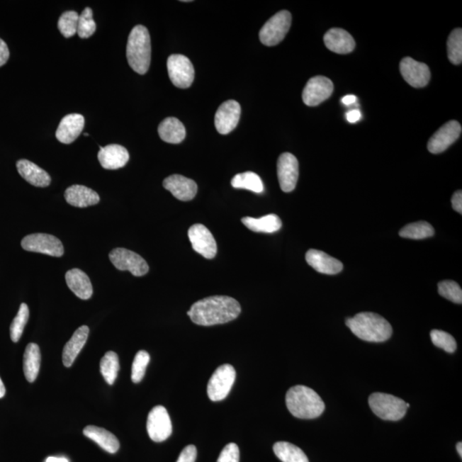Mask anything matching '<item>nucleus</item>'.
Masks as SVG:
<instances>
[{"instance_id":"1","label":"nucleus","mask_w":462,"mask_h":462,"mask_svg":"<svg viewBox=\"0 0 462 462\" xmlns=\"http://www.w3.org/2000/svg\"><path fill=\"white\" fill-rule=\"evenodd\" d=\"M240 304L232 297L215 295L198 300L188 315L193 323L203 327L228 323L240 315Z\"/></svg>"},{"instance_id":"2","label":"nucleus","mask_w":462,"mask_h":462,"mask_svg":"<svg viewBox=\"0 0 462 462\" xmlns=\"http://www.w3.org/2000/svg\"><path fill=\"white\" fill-rule=\"evenodd\" d=\"M346 327L360 339L383 342L392 336V327L385 317L374 312H360L346 320Z\"/></svg>"},{"instance_id":"3","label":"nucleus","mask_w":462,"mask_h":462,"mask_svg":"<svg viewBox=\"0 0 462 462\" xmlns=\"http://www.w3.org/2000/svg\"><path fill=\"white\" fill-rule=\"evenodd\" d=\"M286 406L293 416L303 419L320 417L325 408L317 392L304 385H296L288 390Z\"/></svg>"},{"instance_id":"4","label":"nucleus","mask_w":462,"mask_h":462,"mask_svg":"<svg viewBox=\"0 0 462 462\" xmlns=\"http://www.w3.org/2000/svg\"><path fill=\"white\" fill-rule=\"evenodd\" d=\"M126 56L128 63L136 73L144 75L150 67L151 39L147 28L135 26L128 39Z\"/></svg>"},{"instance_id":"5","label":"nucleus","mask_w":462,"mask_h":462,"mask_svg":"<svg viewBox=\"0 0 462 462\" xmlns=\"http://www.w3.org/2000/svg\"><path fill=\"white\" fill-rule=\"evenodd\" d=\"M369 406L378 417L398 422L405 416L407 402L402 399L385 393H373L370 395Z\"/></svg>"},{"instance_id":"6","label":"nucleus","mask_w":462,"mask_h":462,"mask_svg":"<svg viewBox=\"0 0 462 462\" xmlns=\"http://www.w3.org/2000/svg\"><path fill=\"white\" fill-rule=\"evenodd\" d=\"M292 16L288 11L278 12L267 21L259 31V40L267 47H274L284 39L290 30Z\"/></svg>"},{"instance_id":"7","label":"nucleus","mask_w":462,"mask_h":462,"mask_svg":"<svg viewBox=\"0 0 462 462\" xmlns=\"http://www.w3.org/2000/svg\"><path fill=\"white\" fill-rule=\"evenodd\" d=\"M236 370L233 366L225 364L218 367L210 378L208 385L210 400L213 402H220L225 399L236 381Z\"/></svg>"},{"instance_id":"8","label":"nucleus","mask_w":462,"mask_h":462,"mask_svg":"<svg viewBox=\"0 0 462 462\" xmlns=\"http://www.w3.org/2000/svg\"><path fill=\"white\" fill-rule=\"evenodd\" d=\"M169 77L174 86L179 89H188L195 79V69L186 56L172 55L168 57Z\"/></svg>"},{"instance_id":"9","label":"nucleus","mask_w":462,"mask_h":462,"mask_svg":"<svg viewBox=\"0 0 462 462\" xmlns=\"http://www.w3.org/2000/svg\"><path fill=\"white\" fill-rule=\"evenodd\" d=\"M22 247L28 252L47 254L53 257H61L64 253V246L60 239L44 233L28 235L23 239Z\"/></svg>"},{"instance_id":"10","label":"nucleus","mask_w":462,"mask_h":462,"mask_svg":"<svg viewBox=\"0 0 462 462\" xmlns=\"http://www.w3.org/2000/svg\"><path fill=\"white\" fill-rule=\"evenodd\" d=\"M109 258L118 270L129 271L135 276H142L150 271L145 259L133 251L119 247L111 251Z\"/></svg>"},{"instance_id":"11","label":"nucleus","mask_w":462,"mask_h":462,"mask_svg":"<svg viewBox=\"0 0 462 462\" xmlns=\"http://www.w3.org/2000/svg\"><path fill=\"white\" fill-rule=\"evenodd\" d=\"M147 429L150 439L156 443L164 442L170 437L172 424L166 407L156 406L152 408L148 415Z\"/></svg>"},{"instance_id":"12","label":"nucleus","mask_w":462,"mask_h":462,"mask_svg":"<svg viewBox=\"0 0 462 462\" xmlns=\"http://www.w3.org/2000/svg\"><path fill=\"white\" fill-rule=\"evenodd\" d=\"M188 238L193 250L205 259H213L217 254V242L211 231L203 225L196 224L188 230Z\"/></svg>"},{"instance_id":"13","label":"nucleus","mask_w":462,"mask_h":462,"mask_svg":"<svg viewBox=\"0 0 462 462\" xmlns=\"http://www.w3.org/2000/svg\"><path fill=\"white\" fill-rule=\"evenodd\" d=\"M333 90V82L329 78L322 76L312 77L305 86L303 102L308 106H319L332 96Z\"/></svg>"},{"instance_id":"14","label":"nucleus","mask_w":462,"mask_h":462,"mask_svg":"<svg viewBox=\"0 0 462 462\" xmlns=\"http://www.w3.org/2000/svg\"><path fill=\"white\" fill-rule=\"evenodd\" d=\"M461 126L456 120H451L440 128L429 140L427 148L433 154H441L459 139Z\"/></svg>"},{"instance_id":"15","label":"nucleus","mask_w":462,"mask_h":462,"mask_svg":"<svg viewBox=\"0 0 462 462\" xmlns=\"http://www.w3.org/2000/svg\"><path fill=\"white\" fill-rule=\"evenodd\" d=\"M278 177L283 192L290 193L296 187L299 177V163L290 152H284L278 160Z\"/></svg>"},{"instance_id":"16","label":"nucleus","mask_w":462,"mask_h":462,"mask_svg":"<svg viewBox=\"0 0 462 462\" xmlns=\"http://www.w3.org/2000/svg\"><path fill=\"white\" fill-rule=\"evenodd\" d=\"M400 72L404 80L416 89L424 88L431 79V72L428 66L410 57H404L401 61Z\"/></svg>"},{"instance_id":"17","label":"nucleus","mask_w":462,"mask_h":462,"mask_svg":"<svg viewBox=\"0 0 462 462\" xmlns=\"http://www.w3.org/2000/svg\"><path fill=\"white\" fill-rule=\"evenodd\" d=\"M241 116V106L236 101H227L220 106L215 115V127L218 133L227 135L235 130Z\"/></svg>"},{"instance_id":"18","label":"nucleus","mask_w":462,"mask_h":462,"mask_svg":"<svg viewBox=\"0 0 462 462\" xmlns=\"http://www.w3.org/2000/svg\"><path fill=\"white\" fill-rule=\"evenodd\" d=\"M163 186L177 200L189 201L196 197L198 187L195 181L181 175H171L163 181Z\"/></svg>"},{"instance_id":"19","label":"nucleus","mask_w":462,"mask_h":462,"mask_svg":"<svg viewBox=\"0 0 462 462\" xmlns=\"http://www.w3.org/2000/svg\"><path fill=\"white\" fill-rule=\"evenodd\" d=\"M85 119L81 114L72 113L62 119L56 131V137L61 143L71 144L84 130Z\"/></svg>"},{"instance_id":"20","label":"nucleus","mask_w":462,"mask_h":462,"mask_svg":"<svg viewBox=\"0 0 462 462\" xmlns=\"http://www.w3.org/2000/svg\"><path fill=\"white\" fill-rule=\"evenodd\" d=\"M98 159L106 170H118L126 166L130 159V154L125 147L118 144H111L101 148Z\"/></svg>"},{"instance_id":"21","label":"nucleus","mask_w":462,"mask_h":462,"mask_svg":"<svg viewBox=\"0 0 462 462\" xmlns=\"http://www.w3.org/2000/svg\"><path fill=\"white\" fill-rule=\"evenodd\" d=\"M306 261L309 266L320 274L336 275L344 269V265L340 261L329 257L323 251L308 250L306 254Z\"/></svg>"},{"instance_id":"22","label":"nucleus","mask_w":462,"mask_h":462,"mask_svg":"<svg viewBox=\"0 0 462 462\" xmlns=\"http://www.w3.org/2000/svg\"><path fill=\"white\" fill-rule=\"evenodd\" d=\"M324 41L329 50L338 55H348L356 47L352 35L342 28H332L327 31Z\"/></svg>"},{"instance_id":"23","label":"nucleus","mask_w":462,"mask_h":462,"mask_svg":"<svg viewBox=\"0 0 462 462\" xmlns=\"http://www.w3.org/2000/svg\"><path fill=\"white\" fill-rule=\"evenodd\" d=\"M16 168L21 176L35 187L45 188L51 184V176L48 173L30 160L18 161Z\"/></svg>"},{"instance_id":"24","label":"nucleus","mask_w":462,"mask_h":462,"mask_svg":"<svg viewBox=\"0 0 462 462\" xmlns=\"http://www.w3.org/2000/svg\"><path fill=\"white\" fill-rule=\"evenodd\" d=\"M64 198L69 205L81 208L96 205L101 201L96 191L82 185H72L66 189Z\"/></svg>"},{"instance_id":"25","label":"nucleus","mask_w":462,"mask_h":462,"mask_svg":"<svg viewBox=\"0 0 462 462\" xmlns=\"http://www.w3.org/2000/svg\"><path fill=\"white\" fill-rule=\"evenodd\" d=\"M66 283L74 294L81 300H89L93 295V286L89 276L79 269H72L65 274Z\"/></svg>"},{"instance_id":"26","label":"nucleus","mask_w":462,"mask_h":462,"mask_svg":"<svg viewBox=\"0 0 462 462\" xmlns=\"http://www.w3.org/2000/svg\"><path fill=\"white\" fill-rule=\"evenodd\" d=\"M89 328L82 325L78 328L63 350V363L65 367H71L75 361L78 354L81 351L88 340Z\"/></svg>"},{"instance_id":"27","label":"nucleus","mask_w":462,"mask_h":462,"mask_svg":"<svg viewBox=\"0 0 462 462\" xmlns=\"http://www.w3.org/2000/svg\"><path fill=\"white\" fill-rule=\"evenodd\" d=\"M84 434L110 453H115L120 448L117 437L104 428L88 426L84 428Z\"/></svg>"},{"instance_id":"28","label":"nucleus","mask_w":462,"mask_h":462,"mask_svg":"<svg viewBox=\"0 0 462 462\" xmlns=\"http://www.w3.org/2000/svg\"><path fill=\"white\" fill-rule=\"evenodd\" d=\"M158 132L164 142L171 144L181 143L186 136L184 125L176 118L164 119L160 123Z\"/></svg>"},{"instance_id":"29","label":"nucleus","mask_w":462,"mask_h":462,"mask_svg":"<svg viewBox=\"0 0 462 462\" xmlns=\"http://www.w3.org/2000/svg\"><path fill=\"white\" fill-rule=\"evenodd\" d=\"M242 224L254 232L274 233L281 229L282 221L276 214H269L259 218L245 217L242 220Z\"/></svg>"},{"instance_id":"30","label":"nucleus","mask_w":462,"mask_h":462,"mask_svg":"<svg viewBox=\"0 0 462 462\" xmlns=\"http://www.w3.org/2000/svg\"><path fill=\"white\" fill-rule=\"evenodd\" d=\"M41 354L36 344H28L23 354V373L28 382L35 381L40 368Z\"/></svg>"},{"instance_id":"31","label":"nucleus","mask_w":462,"mask_h":462,"mask_svg":"<svg viewBox=\"0 0 462 462\" xmlns=\"http://www.w3.org/2000/svg\"><path fill=\"white\" fill-rule=\"evenodd\" d=\"M274 451L276 457L283 462H309L306 453L299 447L290 443H276Z\"/></svg>"},{"instance_id":"32","label":"nucleus","mask_w":462,"mask_h":462,"mask_svg":"<svg viewBox=\"0 0 462 462\" xmlns=\"http://www.w3.org/2000/svg\"><path fill=\"white\" fill-rule=\"evenodd\" d=\"M231 185L235 188L247 189L257 193L264 191V185L261 177L257 173L247 171L240 173L233 177Z\"/></svg>"},{"instance_id":"33","label":"nucleus","mask_w":462,"mask_h":462,"mask_svg":"<svg viewBox=\"0 0 462 462\" xmlns=\"http://www.w3.org/2000/svg\"><path fill=\"white\" fill-rule=\"evenodd\" d=\"M434 228L427 222L419 221L412 222L400 230V237L412 240H422L431 237L434 235Z\"/></svg>"},{"instance_id":"34","label":"nucleus","mask_w":462,"mask_h":462,"mask_svg":"<svg viewBox=\"0 0 462 462\" xmlns=\"http://www.w3.org/2000/svg\"><path fill=\"white\" fill-rule=\"evenodd\" d=\"M119 369L120 365L118 354L113 351L107 352L101 361V373L108 385H114Z\"/></svg>"},{"instance_id":"35","label":"nucleus","mask_w":462,"mask_h":462,"mask_svg":"<svg viewBox=\"0 0 462 462\" xmlns=\"http://www.w3.org/2000/svg\"><path fill=\"white\" fill-rule=\"evenodd\" d=\"M448 57L449 61L453 64H461L462 62V30L456 28L449 36Z\"/></svg>"},{"instance_id":"36","label":"nucleus","mask_w":462,"mask_h":462,"mask_svg":"<svg viewBox=\"0 0 462 462\" xmlns=\"http://www.w3.org/2000/svg\"><path fill=\"white\" fill-rule=\"evenodd\" d=\"M28 317H30V310L27 304H21L18 315L15 317L11 325L10 333L12 342H18L22 337L24 328L28 323Z\"/></svg>"},{"instance_id":"37","label":"nucleus","mask_w":462,"mask_h":462,"mask_svg":"<svg viewBox=\"0 0 462 462\" xmlns=\"http://www.w3.org/2000/svg\"><path fill=\"white\" fill-rule=\"evenodd\" d=\"M78 19L79 15L76 11H69L62 14L57 22V28L65 38H71L77 34Z\"/></svg>"},{"instance_id":"38","label":"nucleus","mask_w":462,"mask_h":462,"mask_svg":"<svg viewBox=\"0 0 462 462\" xmlns=\"http://www.w3.org/2000/svg\"><path fill=\"white\" fill-rule=\"evenodd\" d=\"M96 31V23L93 18V11L85 8L78 19L77 34L81 39H88Z\"/></svg>"},{"instance_id":"39","label":"nucleus","mask_w":462,"mask_h":462,"mask_svg":"<svg viewBox=\"0 0 462 462\" xmlns=\"http://www.w3.org/2000/svg\"><path fill=\"white\" fill-rule=\"evenodd\" d=\"M150 356L145 350H141L135 354L132 364L131 379L135 383L141 382L145 376L146 370L150 364Z\"/></svg>"},{"instance_id":"40","label":"nucleus","mask_w":462,"mask_h":462,"mask_svg":"<svg viewBox=\"0 0 462 462\" xmlns=\"http://www.w3.org/2000/svg\"><path fill=\"white\" fill-rule=\"evenodd\" d=\"M431 339L437 348H440L447 353H453L456 351L457 344L455 338L451 334L440 331V329H433L431 332Z\"/></svg>"},{"instance_id":"41","label":"nucleus","mask_w":462,"mask_h":462,"mask_svg":"<svg viewBox=\"0 0 462 462\" xmlns=\"http://www.w3.org/2000/svg\"><path fill=\"white\" fill-rule=\"evenodd\" d=\"M439 293L440 295L445 299L456 304L462 303V291L459 284L451 280H445V281L439 283Z\"/></svg>"},{"instance_id":"42","label":"nucleus","mask_w":462,"mask_h":462,"mask_svg":"<svg viewBox=\"0 0 462 462\" xmlns=\"http://www.w3.org/2000/svg\"><path fill=\"white\" fill-rule=\"evenodd\" d=\"M240 451L236 444H227L220 453L217 462H239Z\"/></svg>"},{"instance_id":"43","label":"nucleus","mask_w":462,"mask_h":462,"mask_svg":"<svg viewBox=\"0 0 462 462\" xmlns=\"http://www.w3.org/2000/svg\"><path fill=\"white\" fill-rule=\"evenodd\" d=\"M197 449L195 445H188L183 449L176 462H196Z\"/></svg>"},{"instance_id":"44","label":"nucleus","mask_w":462,"mask_h":462,"mask_svg":"<svg viewBox=\"0 0 462 462\" xmlns=\"http://www.w3.org/2000/svg\"><path fill=\"white\" fill-rule=\"evenodd\" d=\"M10 57V51L8 45L2 39H0V67L6 64Z\"/></svg>"},{"instance_id":"45","label":"nucleus","mask_w":462,"mask_h":462,"mask_svg":"<svg viewBox=\"0 0 462 462\" xmlns=\"http://www.w3.org/2000/svg\"><path fill=\"white\" fill-rule=\"evenodd\" d=\"M452 206L453 208L456 210L457 213L460 214L462 213V191H458L453 193L452 199Z\"/></svg>"},{"instance_id":"46","label":"nucleus","mask_w":462,"mask_h":462,"mask_svg":"<svg viewBox=\"0 0 462 462\" xmlns=\"http://www.w3.org/2000/svg\"><path fill=\"white\" fill-rule=\"evenodd\" d=\"M361 118V111L359 110H352L349 111L348 113H346V120H348L349 123H354L360 120Z\"/></svg>"},{"instance_id":"47","label":"nucleus","mask_w":462,"mask_h":462,"mask_svg":"<svg viewBox=\"0 0 462 462\" xmlns=\"http://www.w3.org/2000/svg\"><path fill=\"white\" fill-rule=\"evenodd\" d=\"M357 101L356 96L349 94V96H346L342 98V104L345 106H350L354 104Z\"/></svg>"},{"instance_id":"48","label":"nucleus","mask_w":462,"mask_h":462,"mask_svg":"<svg viewBox=\"0 0 462 462\" xmlns=\"http://www.w3.org/2000/svg\"><path fill=\"white\" fill-rule=\"evenodd\" d=\"M45 462H69V461L63 457H48Z\"/></svg>"},{"instance_id":"49","label":"nucleus","mask_w":462,"mask_h":462,"mask_svg":"<svg viewBox=\"0 0 462 462\" xmlns=\"http://www.w3.org/2000/svg\"><path fill=\"white\" fill-rule=\"evenodd\" d=\"M6 395V387L4 385L1 378H0V398H3Z\"/></svg>"},{"instance_id":"50","label":"nucleus","mask_w":462,"mask_h":462,"mask_svg":"<svg viewBox=\"0 0 462 462\" xmlns=\"http://www.w3.org/2000/svg\"><path fill=\"white\" fill-rule=\"evenodd\" d=\"M457 452L459 453L460 456H462V444L458 443L456 445Z\"/></svg>"}]
</instances>
